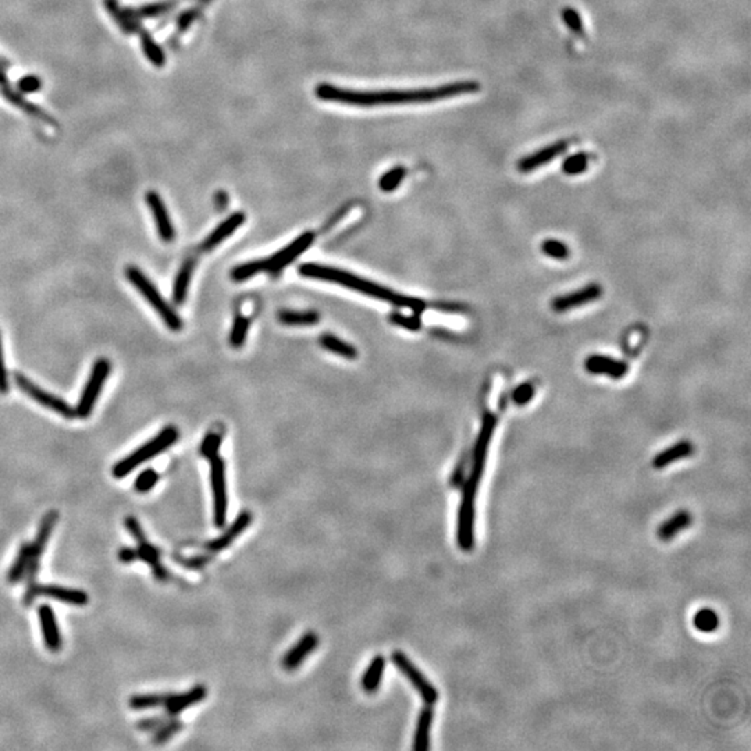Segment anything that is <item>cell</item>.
Segmentation results:
<instances>
[{
	"label": "cell",
	"instance_id": "obj_1",
	"mask_svg": "<svg viewBox=\"0 0 751 751\" xmlns=\"http://www.w3.org/2000/svg\"><path fill=\"white\" fill-rule=\"evenodd\" d=\"M480 91V84L476 81H458L436 88L422 89H387V91H354L338 88L331 84H320L315 94L320 101L337 102L343 105L373 107L381 105H403V103H427L436 101L451 99L462 95L476 94Z\"/></svg>",
	"mask_w": 751,
	"mask_h": 751
},
{
	"label": "cell",
	"instance_id": "obj_2",
	"mask_svg": "<svg viewBox=\"0 0 751 751\" xmlns=\"http://www.w3.org/2000/svg\"><path fill=\"white\" fill-rule=\"evenodd\" d=\"M497 426V418L493 414H486L483 416L482 427L477 436V440L473 447L470 456V470L466 479L463 480L462 497L458 509V522H456V541L462 551H472L474 549V519H476V497L479 491V486L486 469V461L489 454V447Z\"/></svg>",
	"mask_w": 751,
	"mask_h": 751
},
{
	"label": "cell",
	"instance_id": "obj_3",
	"mask_svg": "<svg viewBox=\"0 0 751 751\" xmlns=\"http://www.w3.org/2000/svg\"><path fill=\"white\" fill-rule=\"evenodd\" d=\"M299 275L304 276V277H308V279L335 283L338 286H343V287H347L350 290L362 293V294H365L368 297L390 302V304H392L395 306L411 309L418 315L422 313L426 309V304L423 301L418 299V298H411V297H406V295L394 293V291H391V290H388L385 287H381V286H379V284H376L373 282L358 277V276L352 275V273H348V271L341 270V268H335V267H331V266H323V264H317V263H305V264L299 266Z\"/></svg>",
	"mask_w": 751,
	"mask_h": 751
},
{
	"label": "cell",
	"instance_id": "obj_4",
	"mask_svg": "<svg viewBox=\"0 0 751 751\" xmlns=\"http://www.w3.org/2000/svg\"><path fill=\"white\" fill-rule=\"evenodd\" d=\"M125 276L129 280V283L138 290V293L142 294V297L147 299V302L156 310V313L160 316V319L165 321V324L173 330L180 331L182 328V320L180 319L178 313L171 308L166 299L160 295L158 288L154 286V283L144 275V273L135 266H129L125 270Z\"/></svg>",
	"mask_w": 751,
	"mask_h": 751
},
{
	"label": "cell",
	"instance_id": "obj_5",
	"mask_svg": "<svg viewBox=\"0 0 751 751\" xmlns=\"http://www.w3.org/2000/svg\"><path fill=\"white\" fill-rule=\"evenodd\" d=\"M177 440H178V430L173 426L166 427L152 440L145 443L142 447L135 449L132 454H129L128 456L117 462L113 467V476L116 477V479H123V477L131 473L136 466H140L144 462L162 454L165 449L171 447Z\"/></svg>",
	"mask_w": 751,
	"mask_h": 751
},
{
	"label": "cell",
	"instance_id": "obj_6",
	"mask_svg": "<svg viewBox=\"0 0 751 751\" xmlns=\"http://www.w3.org/2000/svg\"><path fill=\"white\" fill-rule=\"evenodd\" d=\"M110 373V363L107 359H98L92 368L91 376L87 381V385L80 396L78 405L76 408V415L81 419H87L94 411V406L99 398V394L103 388L105 381Z\"/></svg>",
	"mask_w": 751,
	"mask_h": 751
},
{
	"label": "cell",
	"instance_id": "obj_7",
	"mask_svg": "<svg viewBox=\"0 0 751 751\" xmlns=\"http://www.w3.org/2000/svg\"><path fill=\"white\" fill-rule=\"evenodd\" d=\"M392 664L402 672V675L411 681L412 686L418 690L422 700L426 706H433L438 700V692L437 689L430 684V681L425 677V675L421 672L418 666L409 659L402 651H394L391 654Z\"/></svg>",
	"mask_w": 751,
	"mask_h": 751
},
{
	"label": "cell",
	"instance_id": "obj_8",
	"mask_svg": "<svg viewBox=\"0 0 751 751\" xmlns=\"http://www.w3.org/2000/svg\"><path fill=\"white\" fill-rule=\"evenodd\" d=\"M14 380L19 385V388L25 392L30 398H32L35 402L41 403L42 406L50 409V411L64 416L65 419H74L77 415H76V409L67 403L63 398H59L56 396L54 394H50L45 390H42L41 387H38L36 384H34L28 377H25L24 374L21 373H16L14 376Z\"/></svg>",
	"mask_w": 751,
	"mask_h": 751
},
{
	"label": "cell",
	"instance_id": "obj_9",
	"mask_svg": "<svg viewBox=\"0 0 751 751\" xmlns=\"http://www.w3.org/2000/svg\"><path fill=\"white\" fill-rule=\"evenodd\" d=\"M211 483L213 493V519L218 527H223L227 519V486H226V465L219 455L211 459Z\"/></svg>",
	"mask_w": 751,
	"mask_h": 751
},
{
	"label": "cell",
	"instance_id": "obj_10",
	"mask_svg": "<svg viewBox=\"0 0 751 751\" xmlns=\"http://www.w3.org/2000/svg\"><path fill=\"white\" fill-rule=\"evenodd\" d=\"M315 235L312 233H305L299 235L295 241H293L290 245L279 251L273 256L263 260V271L268 273H279L284 267H287L294 259H297L299 255H302L313 242Z\"/></svg>",
	"mask_w": 751,
	"mask_h": 751
},
{
	"label": "cell",
	"instance_id": "obj_11",
	"mask_svg": "<svg viewBox=\"0 0 751 751\" xmlns=\"http://www.w3.org/2000/svg\"><path fill=\"white\" fill-rule=\"evenodd\" d=\"M602 295V288L600 284L597 283H591L578 291H573V293H569V294H565V295H560L557 298L553 299L551 302V309L556 312V313H565L568 310H572V309H576V308H580L583 305H587V304H591L597 299H600Z\"/></svg>",
	"mask_w": 751,
	"mask_h": 751
},
{
	"label": "cell",
	"instance_id": "obj_12",
	"mask_svg": "<svg viewBox=\"0 0 751 751\" xmlns=\"http://www.w3.org/2000/svg\"><path fill=\"white\" fill-rule=\"evenodd\" d=\"M584 368L590 374L606 376L613 380L624 379L629 372V366L626 362L606 355L589 357L584 362Z\"/></svg>",
	"mask_w": 751,
	"mask_h": 751
},
{
	"label": "cell",
	"instance_id": "obj_13",
	"mask_svg": "<svg viewBox=\"0 0 751 751\" xmlns=\"http://www.w3.org/2000/svg\"><path fill=\"white\" fill-rule=\"evenodd\" d=\"M568 145H569L568 141H558L551 145L544 147L540 151L520 159L518 162V170L522 173H530L537 170L538 167L549 165L550 162L557 159L560 155H562L567 151Z\"/></svg>",
	"mask_w": 751,
	"mask_h": 751
},
{
	"label": "cell",
	"instance_id": "obj_14",
	"mask_svg": "<svg viewBox=\"0 0 751 751\" xmlns=\"http://www.w3.org/2000/svg\"><path fill=\"white\" fill-rule=\"evenodd\" d=\"M147 203L148 207L155 218V223H156V227H158V233H159V237L162 238V241L165 242H171L176 237V231H174V226L170 220V216H169V212L166 209V204L163 202V199L160 198V195L155 191H149L147 192Z\"/></svg>",
	"mask_w": 751,
	"mask_h": 751
},
{
	"label": "cell",
	"instance_id": "obj_15",
	"mask_svg": "<svg viewBox=\"0 0 751 751\" xmlns=\"http://www.w3.org/2000/svg\"><path fill=\"white\" fill-rule=\"evenodd\" d=\"M252 523V514L248 512V511H242L237 518L235 520L216 538H213L212 541H209L207 544V549L212 553H219V551H223L224 549L230 547V545L234 542V540L241 536L246 529L248 526Z\"/></svg>",
	"mask_w": 751,
	"mask_h": 751
},
{
	"label": "cell",
	"instance_id": "obj_16",
	"mask_svg": "<svg viewBox=\"0 0 751 751\" xmlns=\"http://www.w3.org/2000/svg\"><path fill=\"white\" fill-rule=\"evenodd\" d=\"M38 617H39L41 629H42L46 648L52 653H57L63 646V640H61V635L56 621L54 611L52 609L50 605L43 604L38 608Z\"/></svg>",
	"mask_w": 751,
	"mask_h": 751
},
{
	"label": "cell",
	"instance_id": "obj_17",
	"mask_svg": "<svg viewBox=\"0 0 751 751\" xmlns=\"http://www.w3.org/2000/svg\"><path fill=\"white\" fill-rule=\"evenodd\" d=\"M59 520V514L57 511H49L41 520V525L38 527V533L35 536V540L32 544H30V550H31V557H30V562H35V564H41V558L45 553V549L47 545V541L53 533V529L56 526Z\"/></svg>",
	"mask_w": 751,
	"mask_h": 751
},
{
	"label": "cell",
	"instance_id": "obj_18",
	"mask_svg": "<svg viewBox=\"0 0 751 751\" xmlns=\"http://www.w3.org/2000/svg\"><path fill=\"white\" fill-rule=\"evenodd\" d=\"M319 646V636L313 632L305 633L298 643L290 648V651L283 658V666L288 670L297 669Z\"/></svg>",
	"mask_w": 751,
	"mask_h": 751
},
{
	"label": "cell",
	"instance_id": "obj_19",
	"mask_svg": "<svg viewBox=\"0 0 751 751\" xmlns=\"http://www.w3.org/2000/svg\"><path fill=\"white\" fill-rule=\"evenodd\" d=\"M207 695H208V689L202 685H198L181 695H170L165 703L166 712L169 717H176L181 714L182 711H185L187 708H189L191 706L200 703L204 697H207Z\"/></svg>",
	"mask_w": 751,
	"mask_h": 751
},
{
	"label": "cell",
	"instance_id": "obj_20",
	"mask_svg": "<svg viewBox=\"0 0 751 751\" xmlns=\"http://www.w3.org/2000/svg\"><path fill=\"white\" fill-rule=\"evenodd\" d=\"M38 594H39V597H47V598H52V600H56V601H60V602L78 605V606L87 605L88 601H89L88 594L85 591H83V590L67 589V587L54 586V584L39 586Z\"/></svg>",
	"mask_w": 751,
	"mask_h": 751
},
{
	"label": "cell",
	"instance_id": "obj_21",
	"mask_svg": "<svg viewBox=\"0 0 751 751\" xmlns=\"http://www.w3.org/2000/svg\"><path fill=\"white\" fill-rule=\"evenodd\" d=\"M693 452H695L693 444L690 441H688V440H681V441L670 445L669 448L661 451L659 454H657L654 461H653V466L655 469H664V467L672 465L676 461L692 456Z\"/></svg>",
	"mask_w": 751,
	"mask_h": 751
},
{
	"label": "cell",
	"instance_id": "obj_22",
	"mask_svg": "<svg viewBox=\"0 0 751 751\" xmlns=\"http://www.w3.org/2000/svg\"><path fill=\"white\" fill-rule=\"evenodd\" d=\"M244 222H245V215L244 213L240 212V213L231 215L219 227H216L207 240H204V242L202 244V249L203 251L213 249L215 246L222 244L227 237H230L240 226H242Z\"/></svg>",
	"mask_w": 751,
	"mask_h": 751
},
{
	"label": "cell",
	"instance_id": "obj_23",
	"mask_svg": "<svg viewBox=\"0 0 751 751\" xmlns=\"http://www.w3.org/2000/svg\"><path fill=\"white\" fill-rule=\"evenodd\" d=\"M692 522H693V516L689 511H679L659 525L657 530V536L662 541H670L680 531L686 530L692 525Z\"/></svg>",
	"mask_w": 751,
	"mask_h": 751
},
{
	"label": "cell",
	"instance_id": "obj_24",
	"mask_svg": "<svg viewBox=\"0 0 751 751\" xmlns=\"http://www.w3.org/2000/svg\"><path fill=\"white\" fill-rule=\"evenodd\" d=\"M434 711L432 706H426L418 718L416 723V732L414 737V750L415 751H426L430 748V730L433 725Z\"/></svg>",
	"mask_w": 751,
	"mask_h": 751
},
{
	"label": "cell",
	"instance_id": "obj_25",
	"mask_svg": "<svg viewBox=\"0 0 751 751\" xmlns=\"http://www.w3.org/2000/svg\"><path fill=\"white\" fill-rule=\"evenodd\" d=\"M384 669H385V659L384 657L381 655H376L369 666L366 668L363 676H362V689L366 692V693H374L377 692V689L380 688V684H381V677H383V673H384Z\"/></svg>",
	"mask_w": 751,
	"mask_h": 751
},
{
	"label": "cell",
	"instance_id": "obj_26",
	"mask_svg": "<svg viewBox=\"0 0 751 751\" xmlns=\"http://www.w3.org/2000/svg\"><path fill=\"white\" fill-rule=\"evenodd\" d=\"M193 267H195L193 259H188L184 262L180 271L177 273L176 280H174V287H173V301L176 305H181L187 299Z\"/></svg>",
	"mask_w": 751,
	"mask_h": 751
},
{
	"label": "cell",
	"instance_id": "obj_27",
	"mask_svg": "<svg viewBox=\"0 0 751 751\" xmlns=\"http://www.w3.org/2000/svg\"><path fill=\"white\" fill-rule=\"evenodd\" d=\"M320 346L330 351V352H334L339 357L343 358H347V359H355L358 352L355 350V347H352L351 344H347L346 341L339 339L338 337L332 335V334H323L320 337Z\"/></svg>",
	"mask_w": 751,
	"mask_h": 751
},
{
	"label": "cell",
	"instance_id": "obj_28",
	"mask_svg": "<svg viewBox=\"0 0 751 751\" xmlns=\"http://www.w3.org/2000/svg\"><path fill=\"white\" fill-rule=\"evenodd\" d=\"M105 6L109 10L110 16L114 19V21L121 27V30L124 32H128V34L136 32V34H138L140 30L142 28L134 19H129L125 14V12L120 8L117 0H105Z\"/></svg>",
	"mask_w": 751,
	"mask_h": 751
},
{
	"label": "cell",
	"instance_id": "obj_29",
	"mask_svg": "<svg viewBox=\"0 0 751 751\" xmlns=\"http://www.w3.org/2000/svg\"><path fill=\"white\" fill-rule=\"evenodd\" d=\"M30 557H31V550H30V544L28 542H24L19 553H17V557L14 560V562L12 564L10 569H9V573H8V580L9 583H17L20 582L24 575H25V571L28 568V562H30Z\"/></svg>",
	"mask_w": 751,
	"mask_h": 751
},
{
	"label": "cell",
	"instance_id": "obj_30",
	"mask_svg": "<svg viewBox=\"0 0 751 751\" xmlns=\"http://www.w3.org/2000/svg\"><path fill=\"white\" fill-rule=\"evenodd\" d=\"M719 617L714 609L703 608L693 617V626L701 633H714L719 628Z\"/></svg>",
	"mask_w": 751,
	"mask_h": 751
},
{
	"label": "cell",
	"instance_id": "obj_31",
	"mask_svg": "<svg viewBox=\"0 0 751 751\" xmlns=\"http://www.w3.org/2000/svg\"><path fill=\"white\" fill-rule=\"evenodd\" d=\"M2 91H3V95H5L13 105H16L17 107L23 109L25 113H30V114H32L35 118H39V120H42V121H45V123H47V124L53 123V120H52L45 112H42L39 107H36V106H34L32 103H30L28 101H25V99H24L23 96H20L17 92L12 91L9 85H8V87H3Z\"/></svg>",
	"mask_w": 751,
	"mask_h": 751
},
{
	"label": "cell",
	"instance_id": "obj_32",
	"mask_svg": "<svg viewBox=\"0 0 751 751\" xmlns=\"http://www.w3.org/2000/svg\"><path fill=\"white\" fill-rule=\"evenodd\" d=\"M138 34L141 36V45H142L144 53L148 57V60L156 67H163L165 63H166V56H165L163 50L158 46V43L154 41L152 35L149 32H147L144 28H141Z\"/></svg>",
	"mask_w": 751,
	"mask_h": 751
},
{
	"label": "cell",
	"instance_id": "obj_33",
	"mask_svg": "<svg viewBox=\"0 0 751 751\" xmlns=\"http://www.w3.org/2000/svg\"><path fill=\"white\" fill-rule=\"evenodd\" d=\"M170 695L154 693V695H135L129 699V707L134 711H145L165 706Z\"/></svg>",
	"mask_w": 751,
	"mask_h": 751
},
{
	"label": "cell",
	"instance_id": "obj_34",
	"mask_svg": "<svg viewBox=\"0 0 751 751\" xmlns=\"http://www.w3.org/2000/svg\"><path fill=\"white\" fill-rule=\"evenodd\" d=\"M279 319L282 323L288 326H310L316 324L320 316L317 312L313 310H283L279 313Z\"/></svg>",
	"mask_w": 751,
	"mask_h": 751
},
{
	"label": "cell",
	"instance_id": "obj_35",
	"mask_svg": "<svg viewBox=\"0 0 751 751\" xmlns=\"http://www.w3.org/2000/svg\"><path fill=\"white\" fill-rule=\"evenodd\" d=\"M174 3L176 2H163V3L147 5V6L140 8V9H128V10H124V12L129 19H134V20L154 19V17H158V16L169 12L174 6Z\"/></svg>",
	"mask_w": 751,
	"mask_h": 751
},
{
	"label": "cell",
	"instance_id": "obj_36",
	"mask_svg": "<svg viewBox=\"0 0 751 751\" xmlns=\"http://www.w3.org/2000/svg\"><path fill=\"white\" fill-rule=\"evenodd\" d=\"M182 728H184V725H182L181 721L169 719L158 730H155V734L152 737V743L155 745H162V744L167 743L171 737H174L177 733H180Z\"/></svg>",
	"mask_w": 751,
	"mask_h": 751
},
{
	"label": "cell",
	"instance_id": "obj_37",
	"mask_svg": "<svg viewBox=\"0 0 751 751\" xmlns=\"http://www.w3.org/2000/svg\"><path fill=\"white\" fill-rule=\"evenodd\" d=\"M248 330H249V319L245 317V316L238 315L235 317V321H234L231 332H230V344H231V347L240 348V347L244 346L245 339H246Z\"/></svg>",
	"mask_w": 751,
	"mask_h": 751
},
{
	"label": "cell",
	"instance_id": "obj_38",
	"mask_svg": "<svg viewBox=\"0 0 751 751\" xmlns=\"http://www.w3.org/2000/svg\"><path fill=\"white\" fill-rule=\"evenodd\" d=\"M541 251H542L544 255H547L549 257H553V259H557V260H565L571 255V251H569L568 245L565 242L554 240V238L545 240L541 244Z\"/></svg>",
	"mask_w": 751,
	"mask_h": 751
},
{
	"label": "cell",
	"instance_id": "obj_39",
	"mask_svg": "<svg viewBox=\"0 0 751 751\" xmlns=\"http://www.w3.org/2000/svg\"><path fill=\"white\" fill-rule=\"evenodd\" d=\"M406 174V170L402 167V166H396V167H392L391 170H388L385 174L381 176L380 181H379V187L381 191L384 192H392L395 191L401 181L403 180Z\"/></svg>",
	"mask_w": 751,
	"mask_h": 751
},
{
	"label": "cell",
	"instance_id": "obj_40",
	"mask_svg": "<svg viewBox=\"0 0 751 751\" xmlns=\"http://www.w3.org/2000/svg\"><path fill=\"white\" fill-rule=\"evenodd\" d=\"M260 271H263V260L248 262L237 266L231 273V277L234 282H244L256 276Z\"/></svg>",
	"mask_w": 751,
	"mask_h": 751
},
{
	"label": "cell",
	"instance_id": "obj_41",
	"mask_svg": "<svg viewBox=\"0 0 751 751\" xmlns=\"http://www.w3.org/2000/svg\"><path fill=\"white\" fill-rule=\"evenodd\" d=\"M158 480H159L158 472L154 470V469H147L141 474L136 476L135 483H134V489H135V491L142 493V494L149 493L156 486Z\"/></svg>",
	"mask_w": 751,
	"mask_h": 751
},
{
	"label": "cell",
	"instance_id": "obj_42",
	"mask_svg": "<svg viewBox=\"0 0 751 751\" xmlns=\"http://www.w3.org/2000/svg\"><path fill=\"white\" fill-rule=\"evenodd\" d=\"M220 445H222V437L219 434H216V433H211V434H208L207 437H204V440L202 441L200 455L203 458H208L211 461V459H213L215 456L219 455Z\"/></svg>",
	"mask_w": 751,
	"mask_h": 751
},
{
	"label": "cell",
	"instance_id": "obj_43",
	"mask_svg": "<svg viewBox=\"0 0 751 751\" xmlns=\"http://www.w3.org/2000/svg\"><path fill=\"white\" fill-rule=\"evenodd\" d=\"M536 394V387L533 385V383H522L519 384L514 391H512V401L519 405V406H523L526 403H529L533 396Z\"/></svg>",
	"mask_w": 751,
	"mask_h": 751
},
{
	"label": "cell",
	"instance_id": "obj_44",
	"mask_svg": "<svg viewBox=\"0 0 751 751\" xmlns=\"http://www.w3.org/2000/svg\"><path fill=\"white\" fill-rule=\"evenodd\" d=\"M136 551H138V560H142L144 562L149 564L151 567H155L156 564L160 562V551L155 547V545L149 544L148 541L142 542V544H138V549H136Z\"/></svg>",
	"mask_w": 751,
	"mask_h": 751
},
{
	"label": "cell",
	"instance_id": "obj_45",
	"mask_svg": "<svg viewBox=\"0 0 751 751\" xmlns=\"http://www.w3.org/2000/svg\"><path fill=\"white\" fill-rule=\"evenodd\" d=\"M587 156L586 155H575V156H571L565 160L562 169L565 171V174L568 176H578L580 173H583L586 169H587Z\"/></svg>",
	"mask_w": 751,
	"mask_h": 751
},
{
	"label": "cell",
	"instance_id": "obj_46",
	"mask_svg": "<svg viewBox=\"0 0 751 751\" xmlns=\"http://www.w3.org/2000/svg\"><path fill=\"white\" fill-rule=\"evenodd\" d=\"M390 320L391 323L399 326V327H403L406 330H412V331H418L421 330V319L418 316H405V315H401V313H392L390 316Z\"/></svg>",
	"mask_w": 751,
	"mask_h": 751
},
{
	"label": "cell",
	"instance_id": "obj_47",
	"mask_svg": "<svg viewBox=\"0 0 751 751\" xmlns=\"http://www.w3.org/2000/svg\"><path fill=\"white\" fill-rule=\"evenodd\" d=\"M469 456L467 455H463V458L459 459L458 465L455 466L452 474H451V479H449V486L454 487V489H461L463 480H465V472H466V466L469 463Z\"/></svg>",
	"mask_w": 751,
	"mask_h": 751
},
{
	"label": "cell",
	"instance_id": "obj_48",
	"mask_svg": "<svg viewBox=\"0 0 751 751\" xmlns=\"http://www.w3.org/2000/svg\"><path fill=\"white\" fill-rule=\"evenodd\" d=\"M124 525H125V529L128 530V533L132 536V538L136 541V544H142V542H147V536L140 525V522L136 520L134 516H127L125 520H124Z\"/></svg>",
	"mask_w": 751,
	"mask_h": 751
},
{
	"label": "cell",
	"instance_id": "obj_49",
	"mask_svg": "<svg viewBox=\"0 0 751 751\" xmlns=\"http://www.w3.org/2000/svg\"><path fill=\"white\" fill-rule=\"evenodd\" d=\"M42 88V83L36 76H25L17 83L20 94H34Z\"/></svg>",
	"mask_w": 751,
	"mask_h": 751
},
{
	"label": "cell",
	"instance_id": "obj_50",
	"mask_svg": "<svg viewBox=\"0 0 751 751\" xmlns=\"http://www.w3.org/2000/svg\"><path fill=\"white\" fill-rule=\"evenodd\" d=\"M167 721L169 718L166 715H156V717H151V718H145L140 721L138 723H136V728H138V730L141 732H155Z\"/></svg>",
	"mask_w": 751,
	"mask_h": 751
},
{
	"label": "cell",
	"instance_id": "obj_51",
	"mask_svg": "<svg viewBox=\"0 0 751 751\" xmlns=\"http://www.w3.org/2000/svg\"><path fill=\"white\" fill-rule=\"evenodd\" d=\"M9 391V377H8V369L5 365L3 351H2V338H0V392L6 394Z\"/></svg>",
	"mask_w": 751,
	"mask_h": 751
},
{
	"label": "cell",
	"instance_id": "obj_52",
	"mask_svg": "<svg viewBox=\"0 0 751 751\" xmlns=\"http://www.w3.org/2000/svg\"><path fill=\"white\" fill-rule=\"evenodd\" d=\"M118 560H120L123 564H132L134 561L138 560V551H136V549L123 547V549L118 551Z\"/></svg>",
	"mask_w": 751,
	"mask_h": 751
},
{
	"label": "cell",
	"instance_id": "obj_53",
	"mask_svg": "<svg viewBox=\"0 0 751 751\" xmlns=\"http://www.w3.org/2000/svg\"><path fill=\"white\" fill-rule=\"evenodd\" d=\"M211 561V557H195V558H187V560H181V564L191 568V569H199L202 567L207 565L208 562Z\"/></svg>",
	"mask_w": 751,
	"mask_h": 751
},
{
	"label": "cell",
	"instance_id": "obj_54",
	"mask_svg": "<svg viewBox=\"0 0 751 751\" xmlns=\"http://www.w3.org/2000/svg\"><path fill=\"white\" fill-rule=\"evenodd\" d=\"M152 569H154V575H155V578H156L158 580H166V579H169V576H170V575H169V571L162 565V562H159V564H156L155 567H152Z\"/></svg>",
	"mask_w": 751,
	"mask_h": 751
},
{
	"label": "cell",
	"instance_id": "obj_55",
	"mask_svg": "<svg viewBox=\"0 0 751 751\" xmlns=\"http://www.w3.org/2000/svg\"><path fill=\"white\" fill-rule=\"evenodd\" d=\"M193 19H195V14H193V12H188V13L182 14V16H181V19H180V21H178V24H180V28H181V30H185V28H187V27H188V25H189V24L192 23V20H193Z\"/></svg>",
	"mask_w": 751,
	"mask_h": 751
},
{
	"label": "cell",
	"instance_id": "obj_56",
	"mask_svg": "<svg viewBox=\"0 0 751 751\" xmlns=\"http://www.w3.org/2000/svg\"><path fill=\"white\" fill-rule=\"evenodd\" d=\"M226 202H227V195L223 193V192L219 193L218 195V204H219V207H224Z\"/></svg>",
	"mask_w": 751,
	"mask_h": 751
}]
</instances>
